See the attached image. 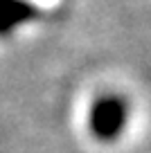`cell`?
I'll return each mask as SVG.
<instances>
[{
  "instance_id": "1",
  "label": "cell",
  "mask_w": 151,
  "mask_h": 153,
  "mask_svg": "<svg viewBox=\"0 0 151 153\" xmlns=\"http://www.w3.org/2000/svg\"><path fill=\"white\" fill-rule=\"evenodd\" d=\"M124 124H126V101L124 99L108 95V97H102L93 106L90 131L95 133V137L104 140V142L115 140L124 131Z\"/></svg>"
},
{
  "instance_id": "2",
  "label": "cell",
  "mask_w": 151,
  "mask_h": 153,
  "mask_svg": "<svg viewBox=\"0 0 151 153\" xmlns=\"http://www.w3.org/2000/svg\"><path fill=\"white\" fill-rule=\"evenodd\" d=\"M38 16V9L27 0H0V36L11 34L16 27Z\"/></svg>"
}]
</instances>
